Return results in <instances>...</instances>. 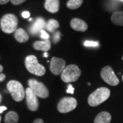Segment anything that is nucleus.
Wrapping results in <instances>:
<instances>
[{
  "label": "nucleus",
  "mask_w": 123,
  "mask_h": 123,
  "mask_svg": "<svg viewBox=\"0 0 123 123\" xmlns=\"http://www.w3.org/2000/svg\"><path fill=\"white\" fill-rule=\"evenodd\" d=\"M110 96V90L108 88L102 87L97 89L90 94L88 97V104L91 107H97L108 99Z\"/></svg>",
  "instance_id": "1"
},
{
  "label": "nucleus",
  "mask_w": 123,
  "mask_h": 123,
  "mask_svg": "<svg viewBox=\"0 0 123 123\" xmlns=\"http://www.w3.org/2000/svg\"><path fill=\"white\" fill-rule=\"evenodd\" d=\"M1 29L6 34H12L17 30L18 18L12 14H5L0 21Z\"/></svg>",
  "instance_id": "2"
},
{
  "label": "nucleus",
  "mask_w": 123,
  "mask_h": 123,
  "mask_svg": "<svg viewBox=\"0 0 123 123\" xmlns=\"http://www.w3.org/2000/svg\"><path fill=\"white\" fill-rule=\"evenodd\" d=\"M25 64L27 70L31 74L37 76H43L45 74L46 69L44 66L38 63V59L35 55H30L27 56Z\"/></svg>",
  "instance_id": "3"
},
{
  "label": "nucleus",
  "mask_w": 123,
  "mask_h": 123,
  "mask_svg": "<svg viewBox=\"0 0 123 123\" xmlns=\"http://www.w3.org/2000/svg\"><path fill=\"white\" fill-rule=\"evenodd\" d=\"M81 70L75 64H70L65 67L61 74L62 80L65 83L76 81L81 75Z\"/></svg>",
  "instance_id": "4"
},
{
  "label": "nucleus",
  "mask_w": 123,
  "mask_h": 123,
  "mask_svg": "<svg viewBox=\"0 0 123 123\" xmlns=\"http://www.w3.org/2000/svg\"><path fill=\"white\" fill-rule=\"evenodd\" d=\"M7 88L14 100L17 102L23 101L25 97V90L19 81L11 80L7 84Z\"/></svg>",
  "instance_id": "5"
},
{
  "label": "nucleus",
  "mask_w": 123,
  "mask_h": 123,
  "mask_svg": "<svg viewBox=\"0 0 123 123\" xmlns=\"http://www.w3.org/2000/svg\"><path fill=\"white\" fill-rule=\"evenodd\" d=\"M29 88L36 97L46 98L49 95V92L47 86L42 82H38L36 79H30L28 81Z\"/></svg>",
  "instance_id": "6"
},
{
  "label": "nucleus",
  "mask_w": 123,
  "mask_h": 123,
  "mask_svg": "<svg viewBox=\"0 0 123 123\" xmlns=\"http://www.w3.org/2000/svg\"><path fill=\"white\" fill-rule=\"evenodd\" d=\"M77 105V102L75 98L64 97L62 98L57 104V110L62 114H66L74 110Z\"/></svg>",
  "instance_id": "7"
},
{
  "label": "nucleus",
  "mask_w": 123,
  "mask_h": 123,
  "mask_svg": "<svg viewBox=\"0 0 123 123\" xmlns=\"http://www.w3.org/2000/svg\"><path fill=\"white\" fill-rule=\"evenodd\" d=\"M101 77L102 79L111 86H116L119 84V79L115 75L112 68L110 66H106L102 68L101 71Z\"/></svg>",
  "instance_id": "8"
},
{
  "label": "nucleus",
  "mask_w": 123,
  "mask_h": 123,
  "mask_svg": "<svg viewBox=\"0 0 123 123\" xmlns=\"http://www.w3.org/2000/svg\"><path fill=\"white\" fill-rule=\"evenodd\" d=\"M66 67V62L62 58L53 57L51 60L50 70L53 75H58L62 74V71Z\"/></svg>",
  "instance_id": "9"
},
{
  "label": "nucleus",
  "mask_w": 123,
  "mask_h": 123,
  "mask_svg": "<svg viewBox=\"0 0 123 123\" xmlns=\"http://www.w3.org/2000/svg\"><path fill=\"white\" fill-rule=\"evenodd\" d=\"M25 96H26L27 105L28 109L31 111H35L38 109L39 102L38 97L32 92L30 88H27L25 90Z\"/></svg>",
  "instance_id": "10"
},
{
  "label": "nucleus",
  "mask_w": 123,
  "mask_h": 123,
  "mask_svg": "<svg viewBox=\"0 0 123 123\" xmlns=\"http://www.w3.org/2000/svg\"><path fill=\"white\" fill-rule=\"evenodd\" d=\"M46 27V23L45 21L43 18L38 17L36 18L35 23L31 26L29 29L30 31L31 34L32 35H36L38 33H40V31L43 30L44 27Z\"/></svg>",
  "instance_id": "11"
},
{
  "label": "nucleus",
  "mask_w": 123,
  "mask_h": 123,
  "mask_svg": "<svg viewBox=\"0 0 123 123\" xmlns=\"http://www.w3.org/2000/svg\"><path fill=\"white\" fill-rule=\"evenodd\" d=\"M70 27L73 30L78 31H86L88 30V25L79 18H74L70 21Z\"/></svg>",
  "instance_id": "12"
},
{
  "label": "nucleus",
  "mask_w": 123,
  "mask_h": 123,
  "mask_svg": "<svg viewBox=\"0 0 123 123\" xmlns=\"http://www.w3.org/2000/svg\"><path fill=\"white\" fill-rule=\"evenodd\" d=\"M45 9L51 13H55L60 8V0H45Z\"/></svg>",
  "instance_id": "13"
},
{
  "label": "nucleus",
  "mask_w": 123,
  "mask_h": 123,
  "mask_svg": "<svg viewBox=\"0 0 123 123\" xmlns=\"http://www.w3.org/2000/svg\"><path fill=\"white\" fill-rule=\"evenodd\" d=\"M51 47V41L49 40H45L44 41H36L33 44V47L38 51H47Z\"/></svg>",
  "instance_id": "14"
},
{
  "label": "nucleus",
  "mask_w": 123,
  "mask_h": 123,
  "mask_svg": "<svg viewBox=\"0 0 123 123\" xmlns=\"http://www.w3.org/2000/svg\"><path fill=\"white\" fill-rule=\"evenodd\" d=\"M14 38L17 42L23 43H26L29 40V35L23 29L18 28L14 32Z\"/></svg>",
  "instance_id": "15"
},
{
  "label": "nucleus",
  "mask_w": 123,
  "mask_h": 123,
  "mask_svg": "<svg viewBox=\"0 0 123 123\" xmlns=\"http://www.w3.org/2000/svg\"><path fill=\"white\" fill-rule=\"evenodd\" d=\"M111 116L107 111H102L96 116L94 123H110Z\"/></svg>",
  "instance_id": "16"
},
{
  "label": "nucleus",
  "mask_w": 123,
  "mask_h": 123,
  "mask_svg": "<svg viewBox=\"0 0 123 123\" xmlns=\"http://www.w3.org/2000/svg\"><path fill=\"white\" fill-rule=\"evenodd\" d=\"M111 21L114 24L119 26H123V11H117L112 14Z\"/></svg>",
  "instance_id": "17"
},
{
  "label": "nucleus",
  "mask_w": 123,
  "mask_h": 123,
  "mask_svg": "<svg viewBox=\"0 0 123 123\" xmlns=\"http://www.w3.org/2000/svg\"><path fill=\"white\" fill-rule=\"evenodd\" d=\"M18 115L14 111H10L7 113L4 119V123H18Z\"/></svg>",
  "instance_id": "18"
},
{
  "label": "nucleus",
  "mask_w": 123,
  "mask_h": 123,
  "mask_svg": "<svg viewBox=\"0 0 123 123\" xmlns=\"http://www.w3.org/2000/svg\"><path fill=\"white\" fill-rule=\"evenodd\" d=\"M60 27V24L55 19H50L49 20L48 22L46 23V28L47 30L50 32H53L55 30Z\"/></svg>",
  "instance_id": "19"
},
{
  "label": "nucleus",
  "mask_w": 123,
  "mask_h": 123,
  "mask_svg": "<svg viewBox=\"0 0 123 123\" xmlns=\"http://www.w3.org/2000/svg\"><path fill=\"white\" fill-rule=\"evenodd\" d=\"M83 4V0H68L66 6L67 8L71 10H75L79 8Z\"/></svg>",
  "instance_id": "20"
},
{
  "label": "nucleus",
  "mask_w": 123,
  "mask_h": 123,
  "mask_svg": "<svg viewBox=\"0 0 123 123\" xmlns=\"http://www.w3.org/2000/svg\"><path fill=\"white\" fill-rule=\"evenodd\" d=\"M84 46L88 47H96L98 46V42L97 41H91V40H86L84 42Z\"/></svg>",
  "instance_id": "21"
},
{
  "label": "nucleus",
  "mask_w": 123,
  "mask_h": 123,
  "mask_svg": "<svg viewBox=\"0 0 123 123\" xmlns=\"http://www.w3.org/2000/svg\"><path fill=\"white\" fill-rule=\"evenodd\" d=\"M60 31H56L53 36V41L54 43H57V42L60 41Z\"/></svg>",
  "instance_id": "22"
},
{
  "label": "nucleus",
  "mask_w": 123,
  "mask_h": 123,
  "mask_svg": "<svg viewBox=\"0 0 123 123\" xmlns=\"http://www.w3.org/2000/svg\"><path fill=\"white\" fill-rule=\"evenodd\" d=\"M40 34H40V36H41L42 38H43V39L45 40H49V35L48 34H47L44 30L40 31Z\"/></svg>",
  "instance_id": "23"
},
{
  "label": "nucleus",
  "mask_w": 123,
  "mask_h": 123,
  "mask_svg": "<svg viewBox=\"0 0 123 123\" xmlns=\"http://www.w3.org/2000/svg\"><path fill=\"white\" fill-rule=\"evenodd\" d=\"M26 0H10L11 3L14 6H18L23 4V2H25Z\"/></svg>",
  "instance_id": "24"
},
{
  "label": "nucleus",
  "mask_w": 123,
  "mask_h": 123,
  "mask_svg": "<svg viewBox=\"0 0 123 123\" xmlns=\"http://www.w3.org/2000/svg\"><path fill=\"white\" fill-rule=\"evenodd\" d=\"M74 88L73 87V86L71 84H69L68 86V89L66 90L67 93H70V94H73L74 93Z\"/></svg>",
  "instance_id": "25"
},
{
  "label": "nucleus",
  "mask_w": 123,
  "mask_h": 123,
  "mask_svg": "<svg viewBox=\"0 0 123 123\" xmlns=\"http://www.w3.org/2000/svg\"><path fill=\"white\" fill-rule=\"evenodd\" d=\"M22 17L24 18H27L30 17V13L28 11H24L22 12Z\"/></svg>",
  "instance_id": "26"
},
{
  "label": "nucleus",
  "mask_w": 123,
  "mask_h": 123,
  "mask_svg": "<svg viewBox=\"0 0 123 123\" xmlns=\"http://www.w3.org/2000/svg\"><path fill=\"white\" fill-rule=\"evenodd\" d=\"M6 79V75L3 73L0 74V82H2L3 81H4V79Z\"/></svg>",
  "instance_id": "27"
},
{
  "label": "nucleus",
  "mask_w": 123,
  "mask_h": 123,
  "mask_svg": "<svg viewBox=\"0 0 123 123\" xmlns=\"http://www.w3.org/2000/svg\"><path fill=\"white\" fill-rule=\"evenodd\" d=\"M33 123H44V121H43L42 119L38 118V119H36L33 122Z\"/></svg>",
  "instance_id": "28"
},
{
  "label": "nucleus",
  "mask_w": 123,
  "mask_h": 123,
  "mask_svg": "<svg viewBox=\"0 0 123 123\" xmlns=\"http://www.w3.org/2000/svg\"><path fill=\"white\" fill-rule=\"evenodd\" d=\"M9 1H10V0H0V4L4 5L8 3Z\"/></svg>",
  "instance_id": "29"
},
{
  "label": "nucleus",
  "mask_w": 123,
  "mask_h": 123,
  "mask_svg": "<svg viewBox=\"0 0 123 123\" xmlns=\"http://www.w3.org/2000/svg\"><path fill=\"white\" fill-rule=\"evenodd\" d=\"M7 110V107H5V106H1L0 107V114L2 113L3 111H4L5 110Z\"/></svg>",
  "instance_id": "30"
},
{
  "label": "nucleus",
  "mask_w": 123,
  "mask_h": 123,
  "mask_svg": "<svg viewBox=\"0 0 123 123\" xmlns=\"http://www.w3.org/2000/svg\"><path fill=\"white\" fill-rule=\"evenodd\" d=\"M3 70H4V67L0 64V73H1V72H2Z\"/></svg>",
  "instance_id": "31"
},
{
  "label": "nucleus",
  "mask_w": 123,
  "mask_h": 123,
  "mask_svg": "<svg viewBox=\"0 0 123 123\" xmlns=\"http://www.w3.org/2000/svg\"><path fill=\"white\" fill-rule=\"evenodd\" d=\"M44 57H48V53H47V52H45V53H44Z\"/></svg>",
  "instance_id": "32"
},
{
  "label": "nucleus",
  "mask_w": 123,
  "mask_h": 123,
  "mask_svg": "<svg viewBox=\"0 0 123 123\" xmlns=\"http://www.w3.org/2000/svg\"><path fill=\"white\" fill-rule=\"evenodd\" d=\"M1 99H2V97H1V94H0V103H1Z\"/></svg>",
  "instance_id": "33"
},
{
  "label": "nucleus",
  "mask_w": 123,
  "mask_h": 123,
  "mask_svg": "<svg viewBox=\"0 0 123 123\" xmlns=\"http://www.w3.org/2000/svg\"><path fill=\"white\" fill-rule=\"evenodd\" d=\"M1 116H0V123H1Z\"/></svg>",
  "instance_id": "34"
},
{
  "label": "nucleus",
  "mask_w": 123,
  "mask_h": 123,
  "mask_svg": "<svg viewBox=\"0 0 123 123\" xmlns=\"http://www.w3.org/2000/svg\"><path fill=\"white\" fill-rule=\"evenodd\" d=\"M118 1H122V2H123V0H118Z\"/></svg>",
  "instance_id": "35"
},
{
  "label": "nucleus",
  "mask_w": 123,
  "mask_h": 123,
  "mask_svg": "<svg viewBox=\"0 0 123 123\" xmlns=\"http://www.w3.org/2000/svg\"><path fill=\"white\" fill-rule=\"evenodd\" d=\"M122 60H123V57H122Z\"/></svg>",
  "instance_id": "36"
},
{
  "label": "nucleus",
  "mask_w": 123,
  "mask_h": 123,
  "mask_svg": "<svg viewBox=\"0 0 123 123\" xmlns=\"http://www.w3.org/2000/svg\"></svg>",
  "instance_id": "37"
}]
</instances>
